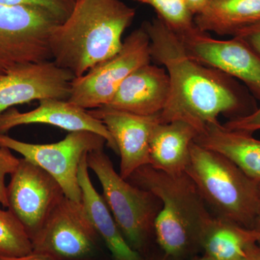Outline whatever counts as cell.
Here are the masks:
<instances>
[{"instance_id": "cell-1", "label": "cell", "mask_w": 260, "mask_h": 260, "mask_svg": "<svg viewBox=\"0 0 260 260\" xmlns=\"http://www.w3.org/2000/svg\"><path fill=\"white\" fill-rule=\"evenodd\" d=\"M142 26L150 39L152 61L162 65L170 80L169 99L159 114L160 123L186 121L200 133L218 121L220 114L235 119L255 110L254 98L245 87L191 58L177 34L158 17Z\"/></svg>"}, {"instance_id": "cell-2", "label": "cell", "mask_w": 260, "mask_h": 260, "mask_svg": "<svg viewBox=\"0 0 260 260\" xmlns=\"http://www.w3.org/2000/svg\"><path fill=\"white\" fill-rule=\"evenodd\" d=\"M120 0H76L68 18L51 34L52 60L75 78L115 55L135 17Z\"/></svg>"}, {"instance_id": "cell-3", "label": "cell", "mask_w": 260, "mask_h": 260, "mask_svg": "<svg viewBox=\"0 0 260 260\" xmlns=\"http://www.w3.org/2000/svg\"><path fill=\"white\" fill-rule=\"evenodd\" d=\"M127 180L161 202L153 230L166 255L181 257L198 244L202 230L212 216L185 172L168 174L146 165L137 169Z\"/></svg>"}, {"instance_id": "cell-4", "label": "cell", "mask_w": 260, "mask_h": 260, "mask_svg": "<svg viewBox=\"0 0 260 260\" xmlns=\"http://www.w3.org/2000/svg\"><path fill=\"white\" fill-rule=\"evenodd\" d=\"M185 173L218 218L256 229L260 182L247 177L221 154L195 142Z\"/></svg>"}, {"instance_id": "cell-5", "label": "cell", "mask_w": 260, "mask_h": 260, "mask_svg": "<svg viewBox=\"0 0 260 260\" xmlns=\"http://www.w3.org/2000/svg\"><path fill=\"white\" fill-rule=\"evenodd\" d=\"M87 162L100 181L103 197L126 242L135 251L141 252L158 213L157 198L121 178L104 148L89 153Z\"/></svg>"}, {"instance_id": "cell-6", "label": "cell", "mask_w": 260, "mask_h": 260, "mask_svg": "<svg viewBox=\"0 0 260 260\" xmlns=\"http://www.w3.org/2000/svg\"><path fill=\"white\" fill-rule=\"evenodd\" d=\"M60 23L43 8L0 4V78L19 65L52 59L49 40Z\"/></svg>"}, {"instance_id": "cell-7", "label": "cell", "mask_w": 260, "mask_h": 260, "mask_svg": "<svg viewBox=\"0 0 260 260\" xmlns=\"http://www.w3.org/2000/svg\"><path fill=\"white\" fill-rule=\"evenodd\" d=\"M107 141L101 135L88 131L71 132L61 141L34 144L0 134V146L14 150L25 160L42 168L60 185L67 198L81 203L78 180L80 162L85 155L104 148Z\"/></svg>"}, {"instance_id": "cell-8", "label": "cell", "mask_w": 260, "mask_h": 260, "mask_svg": "<svg viewBox=\"0 0 260 260\" xmlns=\"http://www.w3.org/2000/svg\"><path fill=\"white\" fill-rule=\"evenodd\" d=\"M151 61L150 39L141 26L123 41L117 54L74 78L68 102L86 110L104 107L128 75Z\"/></svg>"}, {"instance_id": "cell-9", "label": "cell", "mask_w": 260, "mask_h": 260, "mask_svg": "<svg viewBox=\"0 0 260 260\" xmlns=\"http://www.w3.org/2000/svg\"><path fill=\"white\" fill-rule=\"evenodd\" d=\"M99 239L82 203L64 196L32 239V249L54 260H93Z\"/></svg>"}, {"instance_id": "cell-10", "label": "cell", "mask_w": 260, "mask_h": 260, "mask_svg": "<svg viewBox=\"0 0 260 260\" xmlns=\"http://www.w3.org/2000/svg\"><path fill=\"white\" fill-rule=\"evenodd\" d=\"M176 34L191 58L242 82L252 96L260 101V56L246 42L237 37L214 39L195 25Z\"/></svg>"}, {"instance_id": "cell-11", "label": "cell", "mask_w": 260, "mask_h": 260, "mask_svg": "<svg viewBox=\"0 0 260 260\" xmlns=\"http://www.w3.org/2000/svg\"><path fill=\"white\" fill-rule=\"evenodd\" d=\"M64 196L50 174L23 158L7 186L8 209L21 222L31 241Z\"/></svg>"}, {"instance_id": "cell-12", "label": "cell", "mask_w": 260, "mask_h": 260, "mask_svg": "<svg viewBox=\"0 0 260 260\" xmlns=\"http://www.w3.org/2000/svg\"><path fill=\"white\" fill-rule=\"evenodd\" d=\"M74 78L51 59L15 67L0 78V115L32 101H68Z\"/></svg>"}, {"instance_id": "cell-13", "label": "cell", "mask_w": 260, "mask_h": 260, "mask_svg": "<svg viewBox=\"0 0 260 260\" xmlns=\"http://www.w3.org/2000/svg\"><path fill=\"white\" fill-rule=\"evenodd\" d=\"M112 135L120 156L119 175L127 180L139 168L150 165L152 130L160 122L159 114L139 116L101 107L88 110Z\"/></svg>"}, {"instance_id": "cell-14", "label": "cell", "mask_w": 260, "mask_h": 260, "mask_svg": "<svg viewBox=\"0 0 260 260\" xmlns=\"http://www.w3.org/2000/svg\"><path fill=\"white\" fill-rule=\"evenodd\" d=\"M32 124H49L69 133L91 132L103 137L107 146L118 154L115 142L102 121L86 109L68 101L45 99L39 102V107L27 112L11 108L0 115V134H5L17 126Z\"/></svg>"}, {"instance_id": "cell-15", "label": "cell", "mask_w": 260, "mask_h": 260, "mask_svg": "<svg viewBox=\"0 0 260 260\" xmlns=\"http://www.w3.org/2000/svg\"><path fill=\"white\" fill-rule=\"evenodd\" d=\"M169 93L167 70L150 62L128 75L110 102L103 107L135 115H155L165 107Z\"/></svg>"}, {"instance_id": "cell-16", "label": "cell", "mask_w": 260, "mask_h": 260, "mask_svg": "<svg viewBox=\"0 0 260 260\" xmlns=\"http://www.w3.org/2000/svg\"><path fill=\"white\" fill-rule=\"evenodd\" d=\"M87 155L80 162L78 180L82 192L81 203L92 226L114 260H143L140 253L126 242L104 197L94 187L89 175Z\"/></svg>"}, {"instance_id": "cell-17", "label": "cell", "mask_w": 260, "mask_h": 260, "mask_svg": "<svg viewBox=\"0 0 260 260\" xmlns=\"http://www.w3.org/2000/svg\"><path fill=\"white\" fill-rule=\"evenodd\" d=\"M199 133L186 121L158 122L150 140V165L171 174L185 172L190 158V149Z\"/></svg>"}, {"instance_id": "cell-18", "label": "cell", "mask_w": 260, "mask_h": 260, "mask_svg": "<svg viewBox=\"0 0 260 260\" xmlns=\"http://www.w3.org/2000/svg\"><path fill=\"white\" fill-rule=\"evenodd\" d=\"M197 144L223 155L247 177L260 182V140L252 134L210 123L194 140Z\"/></svg>"}, {"instance_id": "cell-19", "label": "cell", "mask_w": 260, "mask_h": 260, "mask_svg": "<svg viewBox=\"0 0 260 260\" xmlns=\"http://www.w3.org/2000/svg\"><path fill=\"white\" fill-rule=\"evenodd\" d=\"M260 231L218 217H211L200 234L198 244L215 260H239L259 249Z\"/></svg>"}, {"instance_id": "cell-20", "label": "cell", "mask_w": 260, "mask_h": 260, "mask_svg": "<svg viewBox=\"0 0 260 260\" xmlns=\"http://www.w3.org/2000/svg\"><path fill=\"white\" fill-rule=\"evenodd\" d=\"M260 22V0H212L194 23L202 31L234 36Z\"/></svg>"}, {"instance_id": "cell-21", "label": "cell", "mask_w": 260, "mask_h": 260, "mask_svg": "<svg viewBox=\"0 0 260 260\" xmlns=\"http://www.w3.org/2000/svg\"><path fill=\"white\" fill-rule=\"evenodd\" d=\"M0 203V256L17 257L31 254V239L23 224Z\"/></svg>"}, {"instance_id": "cell-22", "label": "cell", "mask_w": 260, "mask_h": 260, "mask_svg": "<svg viewBox=\"0 0 260 260\" xmlns=\"http://www.w3.org/2000/svg\"><path fill=\"white\" fill-rule=\"evenodd\" d=\"M150 5L158 18L174 32L184 31L194 26V15L188 9L184 0H134Z\"/></svg>"}, {"instance_id": "cell-23", "label": "cell", "mask_w": 260, "mask_h": 260, "mask_svg": "<svg viewBox=\"0 0 260 260\" xmlns=\"http://www.w3.org/2000/svg\"><path fill=\"white\" fill-rule=\"evenodd\" d=\"M76 0H0V4L11 6H31L47 10L61 23L73 12Z\"/></svg>"}, {"instance_id": "cell-24", "label": "cell", "mask_w": 260, "mask_h": 260, "mask_svg": "<svg viewBox=\"0 0 260 260\" xmlns=\"http://www.w3.org/2000/svg\"><path fill=\"white\" fill-rule=\"evenodd\" d=\"M20 158H16L10 149L0 146V203L3 208H8L5 178L16 170Z\"/></svg>"}, {"instance_id": "cell-25", "label": "cell", "mask_w": 260, "mask_h": 260, "mask_svg": "<svg viewBox=\"0 0 260 260\" xmlns=\"http://www.w3.org/2000/svg\"><path fill=\"white\" fill-rule=\"evenodd\" d=\"M223 125L229 129L252 134L260 129V107L247 115L232 119Z\"/></svg>"}, {"instance_id": "cell-26", "label": "cell", "mask_w": 260, "mask_h": 260, "mask_svg": "<svg viewBox=\"0 0 260 260\" xmlns=\"http://www.w3.org/2000/svg\"><path fill=\"white\" fill-rule=\"evenodd\" d=\"M234 37L242 39L260 56V22L241 30Z\"/></svg>"}, {"instance_id": "cell-27", "label": "cell", "mask_w": 260, "mask_h": 260, "mask_svg": "<svg viewBox=\"0 0 260 260\" xmlns=\"http://www.w3.org/2000/svg\"><path fill=\"white\" fill-rule=\"evenodd\" d=\"M188 9L191 14L195 15L200 14L209 6L212 0H184Z\"/></svg>"}, {"instance_id": "cell-28", "label": "cell", "mask_w": 260, "mask_h": 260, "mask_svg": "<svg viewBox=\"0 0 260 260\" xmlns=\"http://www.w3.org/2000/svg\"><path fill=\"white\" fill-rule=\"evenodd\" d=\"M0 260H54L50 256L40 253L34 252L31 254L23 256H17V257H10V256H0Z\"/></svg>"}, {"instance_id": "cell-29", "label": "cell", "mask_w": 260, "mask_h": 260, "mask_svg": "<svg viewBox=\"0 0 260 260\" xmlns=\"http://www.w3.org/2000/svg\"><path fill=\"white\" fill-rule=\"evenodd\" d=\"M239 260H260V249L251 253L246 257L242 258Z\"/></svg>"}, {"instance_id": "cell-30", "label": "cell", "mask_w": 260, "mask_h": 260, "mask_svg": "<svg viewBox=\"0 0 260 260\" xmlns=\"http://www.w3.org/2000/svg\"><path fill=\"white\" fill-rule=\"evenodd\" d=\"M260 229V184H259V209H258L257 223H256V229Z\"/></svg>"}, {"instance_id": "cell-31", "label": "cell", "mask_w": 260, "mask_h": 260, "mask_svg": "<svg viewBox=\"0 0 260 260\" xmlns=\"http://www.w3.org/2000/svg\"><path fill=\"white\" fill-rule=\"evenodd\" d=\"M194 260H215V259H213V257H211V256L207 255V254H205L204 256H202V257H198L195 258Z\"/></svg>"}, {"instance_id": "cell-32", "label": "cell", "mask_w": 260, "mask_h": 260, "mask_svg": "<svg viewBox=\"0 0 260 260\" xmlns=\"http://www.w3.org/2000/svg\"><path fill=\"white\" fill-rule=\"evenodd\" d=\"M162 260H174V259H173L172 257H169V256H166V257Z\"/></svg>"}, {"instance_id": "cell-33", "label": "cell", "mask_w": 260, "mask_h": 260, "mask_svg": "<svg viewBox=\"0 0 260 260\" xmlns=\"http://www.w3.org/2000/svg\"><path fill=\"white\" fill-rule=\"evenodd\" d=\"M258 230H259V231H260V229H258Z\"/></svg>"}]
</instances>
